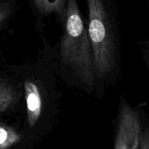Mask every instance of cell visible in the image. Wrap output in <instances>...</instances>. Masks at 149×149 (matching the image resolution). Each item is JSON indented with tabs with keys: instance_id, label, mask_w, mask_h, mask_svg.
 <instances>
[{
	"instance_id": "cell-1",
	"label": "cell",
	"mask_w": 149,
	"mask_h": 149,
	"mask_svg": "<svg viewBox=\"0 0 149 149\" xmlns=\"http://www.w3.org/2000/svg\"><path fill=\"white\" fill-rule=\"evenodd\" d=\"M65 28L61 44V54L87 84L95 79L94 61L88 31L81 17L76 0H66Z\"/></svg>"
},
{
	"instance_id": "cell-2",
	"label": "cell",
	"mask_w": 149,
	"mask_h": 149,
	"mask_svg": "<svg viewBox=\"0 0 149 149\" xmlns=\"http://www.w3.org/2000/svg\"><path fill=\"white\" fill-rule=\"evenodd\" d=\"M89 12L88 35L95 74L103 77L114 65V44L111 26L102 0H87Z\"/></svg>"
},
{
	"instance_id": "cell-3",
	"label": "cell",
	"mask_w": 149,
	"mask_h": 149,
	"mask_svg": "<svg viewBox=\"0 0 149 149\" xmlns=\"http://www.w3.org/2000/svg\"><path fill=\"white\" fill-rule=\"evenodd\" d=\"M142 131L138 113L127 103H122L119 111L114 149H137Z\"/></svg>"
},
{
	"instance_id": "cell-4",
	"label": "cell",
	"mask_w": 149,
	"mask_h": 149,
	"mask_svg": "<svg viewBox=\"0 0 149 149\" xmlns=\"http://www.w3.org/2000/svg\"><path fill=\"white\" fill-rule=\"evenodd\" d=\"M24 90L28 123L29 127H33L37 122L42 112V97L39 87L33 81L26 80L24 82Z\"/></svg>"
},
{
	"instance_id": "cell-5",
	"label": "cell",
	"mask_w": 149,
	"mask_h": 149,
	"mask_svg": "<svg viewBox=\"0 0 149 149\" xmlns=\"http://www.w3.org/2000/svg\"><path fill=\"white\" fill-rule=\"evenodd\" d=\"M21 141V135L16 130L0 123V149H9Z\"/></svg>"
},
{
	"instance_id": "cell-6",
	"label": "cell",
	"mask_w": 149,
	"mask_h": 149,
	"mask_svg": "<svg viewBox=\"0 0 149 149\" xmlns=\"http://www.w3.org/2000/svg\"><path fill=\"white\" fill-rule=\"evenodd\" d=\"M33 2L42 13H56L61 17H65V0H33Z\"/></svg>"
},
{
	"instance_id": "cell-7",
	"label": "cell",
	"mask_w": 149,
	"mask_h": 149,
	"mask_svg": "<svg viewBox=\"0 0 149 149\" xmlns=\"http://www.w3.org/2000/svg\"><path fill=\"white\" fill-rule=\"evenodd\" d=\"M17 100V93L14 88L0 81V113L10 109Z\"/></svg>"
},
{
	"instance_id": "cell-8",
	"label": "cell",
	"mask_w": 149,
	"mask_h": 149,
	"mask_svg": "<svg viewBox=\"0 0 149 149\" xmlns=\"http://www.w3.org/2000/svg\"><path fill=\"white\" fill-rule=\"evenodd\" d=\"M137 149H149V130L148 128L141 131Z\"/></svg>"
},
{
	"instance_id": "cell-9",
	"label": "cell",
	"mask_w": 149,
	"mask_h": 149,
	"mask_svg": "<svg viewBox=\"0 0 149 149\" xmlns=\"http://www.w3.org/2000/svg\"><path fill=\"white\" fill-rule=\"evenodd\" d=\"M10 13V4L9 3H0V26L7 18Z\"/></svg>"
}]
</instances>
